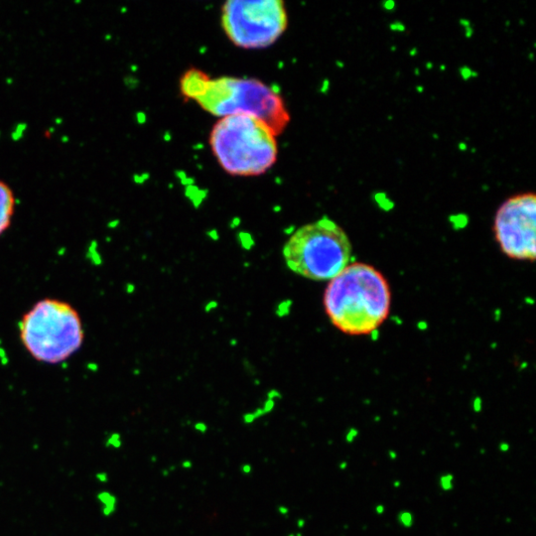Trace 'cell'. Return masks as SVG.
Listing matches in <instances>:
<instances>
[{
  "label": "cell",
  "instance_id": "6da1fadb",
  "mask_svg": "<svg viewBox=\"0 0 536 536\" xmlns=\"http://www.w3.org/2000/svg\"><path fill=\"white\" fill-rule=\"evenodd\" d=\"M184 97L196 102L204 110L217 117L250 114L265 121L279 135L287 127L290 114L282 97L257 79L219 76L211 78L204 71L188 70L180 79Z\"/></svg>",
  "mask_w": 536,
  "mask_h": 536
},
{
  "label": "cell",
  "instance_id": "7a4b0ae2",
  "mask_svg": "<svg viewBox=\"0 0 536 536\" xmlns=\"http://www.w3.org/2000/svg\"><path fill=\"white\" fill-rule=\"evenodd\" d=\"M324 307L331 323L342 333L368 335L388 319L392 290L385 275L374 266L352 262L330 280Z\"/></svg>",
  "mask_w": 536,
  "mask_h": 536
},
{
  "label": "cell",
  "instance_id": "3957f363",
  "mask_svg": "<svg viewBox=\"0 0 536 536\" xmlns=\"http://www.w3.org/2000/svg\"><path fill=\"white\" fill-rule=\"evenodd\" d=\"M277 134L262 119L250 114L219 118L210 134V145L219 166L229 175L264 174L278 156Z\"/></svg>",
  "mask_w": 536,
  "mask_h": 536
},
{
  "label": "cell",
  "instance_id": "277c9868",
  "mask_svg": "<svg viewBox=\"0 0 536 536\" xmlns=\"http://www.w3.org/2000/svg\"><path fill=\"white\" fill-rule=\"evenodd\" d=\"M19 338L35 360L59 364L78 353L85 342L80 313L69 302L44 298L22 316Z\"/></svg>",
  "mask_w": 536,
  "mask_h": 536
},
{
  "label": "cell",
  "instance_id": "5b68a950",
  "mask_svg": "<svg viewBox=\"0 0 536 536\" xmlns=\"http://www.w3.org/2000/svg\"><path fill=\"white\" fill-rule=\"evenodd\" d=\"M283 255L296 274L327 281L351 263L352 244L339 224L323 217L298 228L286 243Z\"/></svg>",
  "mask_w": 536,
  "mask_h": 536
},
{
  "label": "cell",
  "instance_id": "8992f818",
  "mask_svg": "<svg viewBox=\"0 0 536 536\" xmlns=\"http://www.w3.org/2000/svg\"><path fill=\"white\" fill-rule=\"evenodd\" d=\"M221 27L234 45L262 49L273 45L288 25L280 0H228L221 7Z\"/></svg>",
  "mask_w": 536,
  "mask_h": 536
},
{
  "label": "cell",
  "instance_id": "52a82bcc",
  "mask_svg": "<svg viewBox=\"0 0 536 536\" xmlns=\"http://www.w3.org/2000/svg\"><path fill=\"white\" fill-rule=\"evenodd\" d=\"M494 233L504 255L533 262L536 256L535 195L518 194L503 202L495 216Z\"/></svg>",
  "mask_w": 536,
  "mask_h": 536
},
{
  "label": "cell",
  "instance_id": "ba28073f",
  "mask_svg": "<svg viewBox=\"0 0 536 536\" xmlns=\"http://www.w3.org/2000/svg\"><path fill=\"white\" fill-rule=\"evenodd\" d=\"M15 208L16 199L13 190L4 181L0 180V237L10 227Z\"/></svg>",
  "mask_w": 536,
  "mask_h": 536
},
{
  "label": "cell",
  "instance_id": "9c48e42d",
  "mask_svg": "<svg viewBox=\"0 0 536 536\" xmlns=\"http://www.w3.org/2000/svg\"><path fill=\"white\" fill-rule=\"evenodd\" d=\"M97 500L101 505V511L105 517L112 516L118 506L117 497L109 491H101L97 494Z\"/></svg>",
  "mask_w": 536,
  "mask_h": 536
},
{
  "label": "cell",
  "instance_id": "30bf717a",
  "mask_svg": "<svg viewBox=\"0 0 536 536\" xmlns=\"http://www.w3.org/2000/svg\"><path fill=\"white\" fill-rule=\"evenodd\" d=\"M105 445L107 448H109V449H120L123 445V442H122V437L119 433L117 432H112L110 434H108L107 437H106V441H105Z\"/></svg>",
  "mask_w": 536,
  "mask_h": 536
},
{
  "label": "cell",
  "instance_id": "8fae6325",
  "mask_svg": "<svg viewBox=\"0 0 536 536\" xmlns=\"http://www.w3.org/2000/svg\"><path fill=\"white\" fill-rule=\"evenodd\" d=\"M95 478H96V480H97L99 483H101V484H107V483H108V481H109V476H108V474H107V472H105V471H100V472H98V473L95 475Z\"/></svg>",
  "mask_w": 536,
  "mask_h": 536
},
{
  "label": "cell",
  "instance_id": "7c38bea8",
  "mask_svg": "<svg viewBox=\"0 0 536 536\" xmlns=\"http://www.w3.org/2000/svg\"><path fill=\"white\" fill-rule=\"evenodd\" d=\"M194 429H195V431H197L200 434H206L208 432L209 428H208V425L205 422H197L194 425Z\"/></svg>",
  "mask_w": 536,
  "mask_h": 536
},
{
  "label": "cell",
  "instance_id": "4fadbf2b",
  "mask_svg": "<svg viewBox=\"0 0 536 536\" xmlns=\"http://www.w3.org/2000/svg\"><path fill=\"white\" fill-rule=\"evenodd\" d=\"M252 470H253V469H252V466H251L250 464L246 463V464H244V465L241 466V472H242L244 475H247V476L250 475V474L252 473Z\"/></svg>",
  "mask_w": 536,
  "mask_h": 536
},
{
  "label": "cell",
  "instance_id": "5bb4252c",
  "mask_svg": "<svg viewBox=\"0 0 536 536\" xmlns=\"http://www.w3.org/2000/svg\"><path fill=\"white\" fill-rule=\"evenodd\" d=\"M443 478H444V480H446V482H444V481H441V485H442V487H443L444 489H446V490L450 489V488H451V486H452V482H451V481H452V477H450V476H446V477H443Z\"/></svg>",
  "mask_w": 536,
  "mask_h": 536
},
{
  "label": "cell",
  "instance_id": "9a60e30c",
  "mask_svg": "<svg viewBox=\"0 0 536 536\" xmlns=\"http://www.w3.org/2000/svg\"><path fill=\"white\" fill-rule=\"evenodd\" d=\"M411 519H412V516L409 513H404L401 516V522H403V524L407 526L411 524Z\"/></svg>",
  "mask_w": 536,
  "mask_h": 536
},
{
  "label": "cell",
  "instance_id": "2e32d148",
  "mask_svg": "<svg viewBox=\"0 0 536 536\" xmlns=\"http://www.w3.org/2000/svg\"><path fill=\"white\" fill-rule=\"evenodd\" d=\"M278 512H279L281 515L286 516V515L289 514L290 510H289V508H288L287 506H285V505H279V506H278Z\"/></svg>",
  "mask_w": 536,
  "mask_h": 536
},
{
  "label": "cell",
  "instance_id": "e0dca14e",
  "mask_svg": "<svg viewBox=\"0 0 536 536\" xmlns=\"http://www.w3.org/2000/svg\"><path fill=\"white\" fill-rule=\"evenodd\" d=\"M182 467H183V469H185V470L192 469V467H193V462L190 461V460H185V461L182 462Z\"/></svg>",
  "mask_w": 536,
  "mask_h": 536
},
{
  "label": "cell",
  "instance_id": "ac0fdd59",
  "mask_svg": "<svg viewBox=\"0 0 536 536\" xmlns=\"http://www.w3.org/2000/svg\"><path fill=\"white\" fill-rule=\"evenodd\" d=\"M304 524H305V521H304L303 519H299V520L297 521V525H298L299 528H302V527L304 526Z\"/></svg>",
  "mask_w": 536,
  "mask_h": 536
},
{
  "label": "cell",
  "instance_id": "d6986e66",
  "mask_svg": "<svg viewBox=\"0 0 536 536\" xmlns=\"http://www.w3.org/2000/svg\"><path fill=\"white\" fill-rule=\"evenodd\" d=\"M287 536H296V535H295V534H289V535H287Z\"/></svg>",
  "mask_w": 536,
  "mask_h": 536
}]
</instances>
